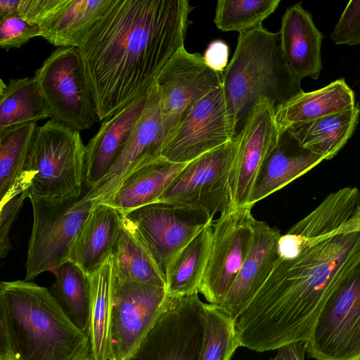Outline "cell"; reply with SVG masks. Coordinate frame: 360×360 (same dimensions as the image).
Returning <instances> with one entry per match:
<instances>
[{"label":"cell","mask_w":360,"mask_h":360,"mask_svg":"<svg viewBox=\"0 0 360 360\" xmlns=\"http://www.w3.org/2000/svg\"><path fill=\"white\" fill-rule=\"evenodd\" d=\"M212 221L184 247L169 264L165 271L168 295L179 297L199 292L210 250Z\"/></svg>","instance_id":"f1b7e54d"},{"label":"cell","mask_w":360,"mask_h":360,"mask_svg":"<svg viewBox=\"0 0 360 360\" xmlns=\"http://www.w3.org/2000/svg\"><path fill=\"white\" fill-rule=\"evenodd\" d=\"M25 191L15 193L1 200L0 210V256L5 257L11 248L9 233L13 223L20 212L25 199Z\"/></svg>","instance_id":"8d00e7d4"},{"label":"cell","mask_w":360,"mask_h":360,"mask_svg":"<svg viewBox=\"0 0 360 360\" xmlns=\"http://www.w3.org/2000/svg\"><path fill=\"white\" fill-rule=\"evenodd\" d=\"M51 117L34 77L0 84V130Z\"/></svg>","instance_id":"f546056e"},{"label":"cell","mask_w":360,"mask_h":360,"mask_svg":"<svg viewBox=\"0 0 360 360\" xmlns=\"http://www.w3.org/2000/svg\"><path fill=\"white\" fill-rule=\"evenodd\" d=\"M213 220L204 212L162 202L141 207L123 217L165 276L178 252Z\"/></svg>","instance_id":"5bb4252c"},{"label":"cell","mask_w":360,"mask_h":360,"mask_svg":"<svg viewBox=\"0 0 360 360\" xmlns=\"http://www.w3.org/2000/svg\"><path fill=\"white\" fill-rule=\"evenodd\" d=\"M360 115L352 108L323 117L294 124L288 129L304 148L323 156L334 158L353 135Z\"/></svg>","instance_id":"4316f807"},{"label":"cell","mask_w":360,"mask_h":360,"mask_svg":"<svg viewBox=\"0 0 360 360\" xmlns=\"http://www.w3.org/2000/svg\"><path fill=\"white\" fill-rule=\"evenodd\" d=\"M278 34L284 59L294 77L300 82L306 77L317 79L322 69L323 36L302 2L285 10Z\"/></svg>","instance_id":"ffe728a7"},{"label":"cell","mask_w":360,"mask_h":360,"mask_svg":"<svg viewBox=\"0 0 360 360\" xmlns=\"http://www.w3.org/2000/svg\"><path fill=\"white\" fill-rule=\"evenodd\" d=\"M236 148L234 137L188 162L155 202L202 212L211 219L230 210L229 177Z\"/></svg>","instance_id":"9c48e42d"},{"label":"cell","mask_w":360,"mask_h":360,"mask_svg":"<svg viewBox=\"0 0 360 360\" xmlns=\"http://www.w3.org/2000/svg\"><path fill=\"white\" fill-rule=\"evenodd\" d=\"M277 350L275 356L269 360H304L306 344L305 342H292Z\"/></svg>","instance_id":"f35d334b"},{"label":"cell","mask_w":360,"mask_h":360,"mask_svg":"<svg viewBox=\"0 0 360 360\" xmlns=\"http://www.w3.org/2000/svg\"><path fill=\"white\" fill-rule=\"evenodd\" d=\"M112 256L116 281L166 288L165 274L148 249L123 221Z\"/></svg>","instance_id":"83f0119b"},{"label":"cell","mask_w":360,"mask_h":360,"mask_svg":"<svg viewBox=\"0 0 360 360\" xmlns=\"http://www.w3.org/2000/svg\"><path fill=\"white\" fill-rule=\"evenodd\" d=\"M281 0H219L214 22L222 32L244 33L262 25Z\"/></svg>","instance_id":"d6a6232c"},{"label":"cell","mask_w":360,"mask_h":360,"mask_svg":"<svg viewBox=\"0 0 360 360\" xmlns=\"http://www.w3.org/2000/svg\"><path fill=\"white\" fill-rule=\"evenodd\" d=\"M0 360H7V359H0Z\"/></svg>","instance_id":"b9f144b4"},{"label":"cell","mask_w":360,"mask_h":360,"mask_svg":"<svg viewBox=\"0 0 360 360\" xmlns=\"http://www.w3.org/2000/svg\"><path fill=\"white\" fill-rule=\"evenodd\" d=\"M188 0H115L77 46L98 121L147 94L184 46Z\"/></svg>","instance_id":"7a4b0ae2"},{"label":"cell","mask_w":360,"mask_h":360,"mask_svg":"<svg viewBox=\"0 0 360 360\" xmlns=\"http://www.w3.org/2000/svg\"><path fill=\"white\" fill-rule=\"evenodd\" d=\"M37 127L28 122L0 130L1 198L21 175Z\"/></svg>","instance_id":"1f68e13d"},{"label":"cell","mask_w":360,"mask_h":360,"mask_svg":"<svg viewBox=\"0 0 360 360\" xmlns=\"http://www.w3.org/2000/svg\"><path fill=\"white\" fill-rule=\"evenodd\" d=\"M41 36L38 25L30 23L19 15L8 16L0 20V46L9 50L20 48L31 39Z\"/></svg>","instance_id":"e575fe53"},{"label":"cell","mask_w":360,"mask_h":360,"mask_svg":"<svg viewBox=\"0 0 360 360\" xmlns=\"http://www.w3.org/2000/svg\"><path fill=\"white\" fill-rule=\"evenodd\" d=\"M323 160V156L302 147L288 129L280 131L278 142L255 182L250 206L283 188Z\"/></svg>","instance_id":"603a6c76"},{"label":"cell","mask_w":360,"mask_h":360,"mask_svg":"<svg viewBox=\"0 0 360 360\" xmlns=\"http://www.w3.org/2000/svg\"><path fill=\"white\" fill-rule=\"evenodd\" d=\"M164 133L157 84L150 88L143 112L126 143L107 174L86 191L84 200L92 207L108 202L120 186L135 169L161 155Z\"/></svg>","instance_id":"e0dca14e"},{"label":"cell","mask_w":360,"mask_h":360,"mask_svg":"<svg viewBox=\"0 0 360 360\" xmlns=\"http://www.w3.org/2000/svg\"><path fill=\"white\" fill-rule=\"evenodd\" d=\"M80 197L46 200L29 196L33 214L25 281L44 271L53 272L68 261L69 249L92 208Z\"/></svg>","instance_id":"8992f818"},{"label":"cell","mask_w":360,"mask_h":360,"mask_svg":"<svg viewBox=\"0 0 360 360\" xmlns=\"http://www.w3.org/2000/svg\"><path fill=\"white\" fill-rule=\"evenodd\" d=\"M330 38L336 44L360 45V0L349 1Z\"/></svg>","instance_id":"d590c367"},{"label":"cell","mask_w":360,"mask_h":360,"mask_svg":"<svg viewBox=\"0 0 360 360\" xmlns=\"http://www.w3.org/2000/svg\"><path fill=\"white\" fill-rule=\"evenodd\" d=\"M51 118L76 130L98 120L77 47H59L35 72Z\"/></svg>","instance_id":"52a82bcc"},{"label":"cell","mask_w":360,"mask_h":360,"mask_svg":"<svg viewBox=\"0 0 360 360\" xmlns=\"http://www.w3.org/2000/svg\"><path fill=\"white\" fill-rule=\"evenodd\" d=\"M20 0H0V20L8 16L18 15Z\"/></svg>","instance_id":"ab89813d"},{"label":"cell","mask_w":360,"mask_h":360,"mask_svg":"<svg viewBox=\"0 0 360 360\" xmlns=\"http://www.w3.org/2000/svg\"><path fill=\"white\" fill-rule=\"evenodd\" d=\"M123 216L115 207L98 204L91 210L75 236L68 261L89 276L113 253L122 229Z\"/></svg>","instance_id":"7402d4cb"},{"label":"cell","mask_w":360,"mask_h":360,"mask_svg":"<svg viewBox=\"0 0 360 360\" xmlns=\"http://www.w3.org/2000/svg\"><path fill=\"white\" fill-rule=\"evenodd\" d=\"M251 209H231L212 221L210 250L199 289L209 304L221 302L245 259L255 221Z\"/></svg>","instance_id":"8fae6325"},{"label":"cell","mask_w":360,"mask_h":360,"mask_svg":"<svg viewBox=\"0 0 360 360\" xmlns=\"http://www.w3.org/2000/svg\"><path fill=\"white\" fill-rule=\"evenodd\" d=\"M279 231L255 219L250 246L241 269L221 302L217 305L236 319L269 276L278 257Z\"/></svg>","instance_id":"d6986e66"},{"label":"cell","mask_w":360,"mask_h":360,"mask_svg":"<svg viewBox=\"0 0 360 360\" xmlns=\"http://www.w3.org/2000/svg\"><path fill=\"white\" fill-rule=\"evenodd\" d=\"M146 98L147 94L103 120L98 131L86 145L84 178L86 191L110 169L139 120Z\"/></svg>","instance_id":"44dd1931"},{"label":"cell","mask_w":360,"mask_h":360,"mask_svg":"<svg viewBox=\"0 0 360 360\" xmlns=\"http://www.w3.org/2000/svg\"><path fill=\"white\" fill-rule=\"evenodd\" d=\"M115 0H20L18 15L52 45L77 47Z\"/></svg>","instance_id":"ac0fdd59"},{"label":"cell","mask_w":360,"mask_h":360,"mask_svg":"<svg viewBox=\"0 0 360 360\" xmlns=\"http://www.w3.org/2000/svg\"><path fill=\"white\" fill-rule=\"evenodd\" d=\"M360 260V217L345 224L314 209L278 241L269 276L235 319L240 347L256 352L306 342L328 297Z\"/></svg>","instance_id":"6da1fadb"},{"label":"cell","mask_w":360,"mask_h":360,"mask_svg":"<svg viewBox=\"0 0 360 360\" xmlns=\"http://www.w3.org/2000/svg\"><path fill=\"white\" fill-rule=\"evenodd\" d=\"M203 326V342L198 360H231L240 347L235 320L217 305L205 303Z\"/></svg>","instance_id":"836d02e7"},{"label":"cell","mask_w":360,"mask_h":360,"mask_svg":"<svg viewBox=\"0 0 360 360\" xmlns=\"http://www.w3.org/2000/svg\"><path fill=\"white\" fill-rule=\"evenodd\" d=\"M88 279L90 290L89 356L91 360H109L110 319L115 284L112 254L88 276Z\"/></svg>","instance_id":"484cf974"},{"label":"cell","mask_w":360,"mask_h":360,"mask_svg":"<svg viewBox=\"0 0 360 360\" xmlns=\"http://www.w3.org/2000/svg\"><path fill=\"white\" fill-rule=\"evenodd\" d=\"M356 105L352 89L342 78L319 89L304 91L275 108V120L279 131L302 122L323 117Z\"/></svg>","instance_id":"d4e9b609"},{"label":"cell","mask_w":360,"mask_h":360,"mask_svg":"<svg viewBox=\"0 0 360 360\" xmlns=\"http://www.w3.org/2000/svg\"><path fill=\"white\" fill-rule=\"evenodd\" d=\"M165 288L115 279L109 360H127L160 314Z\"/></svg>","instance_id":"2e32d148"},{"label":"cell","mask_w":360,"mask_h":360,"mask_svg":"<svg viewBox=\"0 0 360 360\" xmlns=\"http://www.w3.org/2000/svg\"><path fill=\"white\" fill-rule=\"evenodd\" d=\"M221 74L210 68L202 55L189 53L184 46L171 58L155 81L164 145L193 105L222 85Z\"/></svg>","instance_id":"7c38bea8"},{"label":"cell","mask_w":360,"mask_h":360,"mask_svg":"<svg viewBox=\"0 0 360 360\" xmlns=\"http://www.w3.org/2000/svg\"><path fill=\"white\" fill-rule=\"evenodd\" d=\"M82 360H91V359L89 356H87L86 358H84Z\"/></svg>","instance_id":"60d3db41"},{"label":"cell","mask_w":360,"mask_h":360,"mask_svg":"<svg viewBox=\"0 0 360 360\" xmlns=\"http://www.w3.org/2000/svg\"><path fill=\"white\" fill-rule=\"evenodd\" d=\"M279 135L274 103L266 97L258 98L235 136L236 148L229 177L231 210L252 208L255 182Z\"/></svg>","instance_id":"4fadbf2b"},{"label":"cell","mask_w":360,"mask_h":360,"mask_svg":"<svg viewBox=\"0 0 360 360\" xmlns=\"http://www.w3.org/2000/svg\"><path fill=\"white\" fill-rule=\"evenodd\" d=\"M85 154L79 131L51 118L37 127L15 184L24 188L27 198L80 197L85 185Z\"/></svg>","instance_id":"5b68a950"},{"label":"cell","mask_w":360,"mask_h":360,"mask_svg":"<svg viewBox=\"0 0 360 360\" xmlns=\"http://www.w3.org/2000/svg\"><path fill=\"white\" fill-rule=\"evenodd\" d=\"M221 79L236 134L258 98H269L276 108L303 91L284 59L278 32L263 25L238 34Z\"/></svg>","instance_id":"277c9868"},{"label":"cell","mask_w":360,"mask_h":360,"mask_svg":"<svg viewBox=\"0 0 360 360\" xmlns=\"http://www.w3.org/2000/svg\"><path fill=\"white\" fill-rule=\"evenodd\" d=\"M55 281L50 292L71 321L87 332L89 323L90 290L88 276L68 261L53 272Z\"/></svg>","instance_id":"4dcf8cb0"},{"label":"cell","mask_w":360,"mask_h":360,"mask_svg":"<svg viewBox=\"0 0 360 360\" xmlns=\"http://www.w3.org/2000/svg\"><path fill=\"white\" fill-rule=\"evenodd\" d=\"M236 135L221 85L193 105L164 145L161 155L172 162L188 163Z\"/></svg>","instance_id":"9a60e30c"},{"label":"cell","mask_w":360,"mask_h":360,"mask_svg":"<svg viewBox=\"0 0 360 360\" xmlns=\"http://www.w3.org/2000/svg\"><path fill=\"white\" fill-rule=\"evenodd\" d=\"M188 163H175L158 156L131 172L105 204L117 209L124 217L154 203Z\"/></svg>","instance_id":"cb8c5ba5"},{"label":"cell","mask_w":360,"mask_h":360,"mask_svg":"<svg viewBox=\"0 0 360 360\" xmlns=\"http://www.w3.org/2000/svg\"><path fill=\"white\" fill-rule=\"evenodd\" d=\"M87 332L77 328L48 288L27 281L0 284V359L82 360Z\"/></svg>","instance_id":"3957f363"},{"label":"cell","mask_w":360,"mask_h":360,"mask_svg":"<svg viewBox=\"0 0 360 360\" xmlns=\"http://www.w3.org/2000/svg\"><path fill=\"white\" fill-rule=\"evenodd\" d=\"M229 46L222 40L211 41L202 55L205 64L214 71L222 73L228 65Z\"/></svg>","instance_id":"74e56055"},{"label":"cell","mask_w":360,"mask_h":360,"mask_svg":"<svg viewBox=\"0 0 360 360\" xmlns=\"http://www.w3.org/2000/svg\"><path fill=\"white\" fill-rule=\"evenodd\" d=\"M205 305L198 293L167 295L156 321L127 360H198Z\"/></svg>","instance_id":"30bf717a"},{"label":"cell","mask_w":360,"mask_h":360,"mask_svg":"<svg viewBox=\"0 0 360 360\" xmlns=\"http://www.w3.org/2000/svg\"><path fill=\"white\" fill-rule=\"evenodd\" d=\"M305 344L316 360H360V260L328 297Z\"/></svg>","instance_id":"ba28073f"}]
</instances>
